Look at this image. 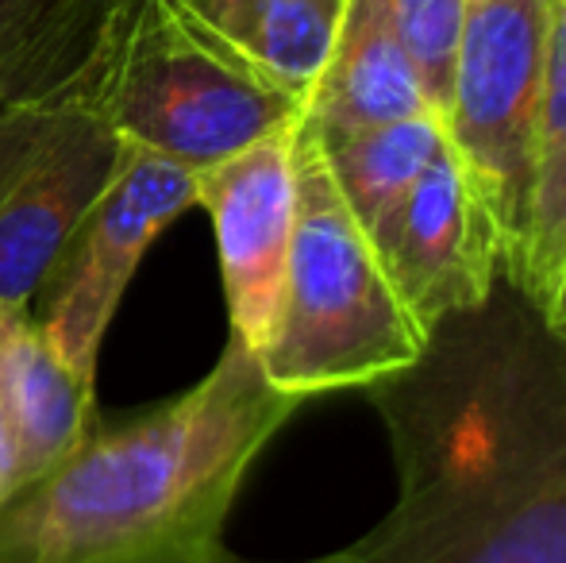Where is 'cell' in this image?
<instances>
[{
  "instance_id": "6da1fadb",
  "label": "cell",
  "mask_w": 566,
  "mask_h": 563,
  "mask_svg": "<svg viewBox=\"0 0 566 563\" xmlns=\"http://www.w3.org/2000/svg\"><path fill=\"white\" fill-rule=\"evenodd\" d=\"M370 398L394 444L397 505L355 544L358 563L432 560L566 471V340L505 279Z\"/></svg>"
},
{
  "instance_id": "7a4b0ae2",
  "label": "cell",
  "mask_w": 566,
  "mask_h": 563,
  "mask_svg": "<svg viewBox=\"0 0 566 563\" xmlns=\"http://www.w3.org/2000/svg\"><path fill=\"white\" fill-rule=\"evenodd\" d=\"M301 398L228 340L217 367L135 421L93 428L0 505V563H220L254 459Z\"/></svg>"
},
{
  "instance_id": "3957f363",
  "label": "cell",
  "mask_w": 566,
  "mask_h": 563,
  "mask_svg": "<svg viewBox=\"0 0 566 563\" xmlns=\"http://www.w3.org/2000/svg\"><path fill=\"white\" fill-rule=\"evenodd\" d=\"M428 332L397 298L370 236L343 205L316 132L297 124V220L259 367L282 394L370 390L424 352Z\"/></svg>"
},
{
  "instance_id": "277c9868",
  "label": "cell",
  "mask_w": 566,
  "mask_h": 563,
  "mask_svg": "<svg viewBox=\"0 0 566 563\" xmlns=\"http://www.w3.org/2000/svg\"><path fill=\"white\" fill-rule=\"evenodd\" d=\"M97 108L124 143L193 174L305 113L205 28L186 0H124Z\"/></svg>"
},
{
  "instance_id": "5b68a950",
  "label": "cell",
  "mask_w": 566,
  "mask_h": 563,
  "mask_svg": "<svg viewBox=\"0 0 566 563\" xmlns=\"http://www.w3.org/2000/svg\"><path fill=\"white\" fill-rule=\"evenodd\" d=\"M552 15L555 0H467L454 51L443 132L497 225L505 267L528 220Z\"/></svg>"
},
{
  "instance_id": "8992f818",
  "label": "cell",
  "mask_w": 566,
  "mask_h": 563,
  "mask_svg": "<svg viewBox=\"0 0 566 563\" xmlns=\"http://www.w3.org/2000/svg\"><path fill=\"white\" fill-rule=\"evenodd\" d=\"M189 209H197V174L124 143L113 181L70 236L39 290L43 309L35 313L46 344L90 386L97 383L101 347L143 256Z\"/></svg>"
},
{
  "instance_id": "52a82bcc",
  "label": "cell",
  "mask_w": 566,
  "mask_h": 563,
  "mask_svg": "<svg viewBox=\"0 0 566 563\" xmlns=\"http://www.w3.org/2000/svg\"><path fill=\"white\" fill-rule=\"evenodd\" d=\"M370 243L397 298L428 336L448 316L482 305L505 274L501 232L451 143H443Z\"/></svg>"
},
{
  "instance_id": "ba28073f",
  "label": "cell",
  "mask_w": 566,
  "mask_h": 563,
  "mask_svg": "<svg viewBox=\"0 0 566 563\" xmlns=\"http://www.w3.org/2000/svg\"><path fill=\"white\" fill-rule=\"evenodd\" d=\"M297 124L197 170V209L209 212L220 251L231 340L259 352L282 298L297 220Z\"/></svg>"
},
{
  "instance_id": "9c48e42d",
  "label": "cell",
  "mask_w": 566,
  "mask_h": 563,
  "mask_svg": "<svg viewBox=\"0 0 566 563\" xmlns=\"http://www.w3.org/2000/svg\"><path fill=\"white\" fill-rule=\"evenodd\" d=\"M124 139L97 105L77 108L43 155L0 194V313L35 309L43 282L113 181Z\"/></svg>"
},
{
  "instance_id": "30bf717a",
  "label": "cell",
  "mask_w": 566,
  "mask_h": 563,
  "mask_svg": "<svg viewBox=\"0 0 566 563\" xmlns=\"http://www.w3.org/2000/svg\"><path fill=\"white\" fill-rule=\"evenodd\" d=\"M301 116L316 136H343L409 116H436L417 66L389 23L386 0H343L328 62Z\"/></svg>"
},
{
  "instance_id": "8fae6325",
  "label": "cell",
  "mask_w": 566,
  "mask_h": 563,
  "mask_svg": "<svg viewBox=\"0 0 566 563\" xmlns=\"http://www.w3.org/2000/svg\"><path fill=\"white\" fill-rule=\"evenodd\" d=\"M0 409L12 428L15 490L43 479L93 432V386L46 344L35 309L0 313Z\"/></svg>"
},
{
  "instance_id": "7c38bea8",
  "label": "cell",
  "mask_w": 566,
  "mask_h": 563,
  "mask_svg": "<svg viewBox=\"0 0 566 563\" xmlns=\"http://www.w3.org/2000/svg\"><path fill=\"white\" fill-rule=\"evenodd\" d=\"M189 12L301 108L328 62L343 0H186Z\"/></svg>"
},
{
  "instance_id": "4fadbf2b",
  "label": "cell",
  "mask_w": 566,
  "mask_h": 563,
  "mask_svg": "<svg viewBox=\"0 0 566 563\" xmlns=\"http://www.w3.org/2000/svg\"><path fill=\"white\" fill-rule=\"evenodd\" d=\"M566 274V0H555L552 54H547L544 108L532 163L528 220L521 248L505 267V282L516 285L532 305L547 309Z\"/></svg>"
},
{
  "instance_id": "5bb4252c",
  "label": "cell",
  "mask_w": 566,
  "mask_h": 563,
  "mask_svg": "<svg viewBox=\"0 0 566 563\" xmlns=\"http://www.w3.org/2000/svg\"><path fill=\"white\" fill-rule=\"evenodd\" d=\"M316 139L343 205L363 225V232L374 236L443 150L448 132L440 116H409V121Z\"/></svg>"
},
{
  "instance_id": "9a60e30c",
  "label": "cell",
  "mask_w": 566,
  "mask_h": 563,
  "mask_svg": "<svg viewBox=\"0 0 566 563\" xmlns=\"http://www.w3.org/2000/svg\"><path fill=\"white\" fill-rule=\"evenodd\" d=\"M424 563H566V471Z\"/></svg>"
},
{
  "instance_id": "2e32d148",
  "label": "cell",
  "mask_w": 566,
  "mask_h": 563,
  "mask_svg": "<svg viewBox=\"0 0 566 563\" xmlns=\"http://www.w3.org/2000/svg\"><path fill=\"white\" fill-rule=\"evenodd\" d=\"M389 23L401 39L405 54L417 66V77L443 121L451 97L454 51H459L467 0H386Z\"/></svg>"
},
{
  "instance_id": "e0dca14e",
  "label": "cell",
  "mask_w": 566,
  "mask_h": 563,
  "mask_svg": "<svg viewBox=\"0 0 566 563\" xmlns=\"http://www.w3.org/2000/svg\"><path fill=\"white\" fill-rule=\"evenodd\" d=\"M74 4L77 0H0V77L28 59Z\"/></svg>"
},
{
  "instance_id": "ac0fdd59",
  "label": "cell",
  "mask_w": 566,
  "mask_h": 563,
  "mask_svg": "<svg viewBox=\"0 0 566 563\" xmlns=\"http://www.w3.org/2000/svg\"><path fill=\"white\" fill-rule=\"evenodd\" d=\"M15 494V448H12V428L0 409V505Z\"/></svg>"
},
{
  "instance_id": "d6986e66",
  "label": "cell",
  "mask_w": 566,
  "mask_h": 563,
  "mask_svg": "<svg viewBox=\"0 0 566 563\" xmlns=\"http://www.w3.org/2000/svg\"><path fill=\"white\" fill-rule=\"evenodd\" d=\"M544 321L552 324V332L559 340H566V274H563V282H559V290L552 293V301H547V309H544Z\"/></svg>"
},
{
  "instance_id": "ffe728a7",
  "label": "cell",
  "mask_w": 566,
  "mask_h": 563,
  "mask_svg": "<svg viewBox=\"0 0 566 563\" xmlns=\"http://www.w3.org/2000/svg\"><path fill=\"white\" fill-rule=\"evenodd\" d=\"M308 563H358V556H355V549H343V552H332V556L308 560Z\"/></svg>"
}]
</instances>
